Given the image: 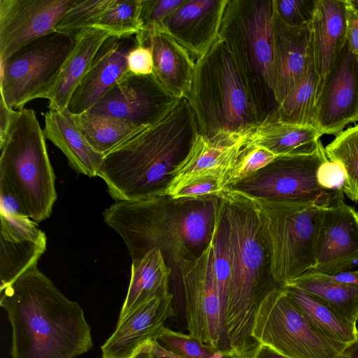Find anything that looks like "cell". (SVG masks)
<instances>
[{"instance_id":"6da1fadb","label":"cell","mask_w":358,"mask_h":358,"mask_svg":"<svg viewBox=\"0 0 358 358\" xmlns=\"http://www.w3.org/2000/svg\"><path fill=\"white\" fill-rule=\"evenodd\" d=\"M12 329V358H77L93 348L78 303L67 298L37 266L0 290Z\"/></svg>"},{"instance_id":"7a4b0ae2","label":"cell","mask_w":358,"mask_h":358,"mask_svg":"<svg viewBox=\"0 0 358 358\" xmlns=\"http://www.w3.org/2000/svg\"><path fill=\"white\" fill-rule=\"evenodd\" d=\"M220 196L173 199L161 195L116 201L103 213L123 240L132 262L159 250L178 268L197 257L210 242Z\"/></svg>"},{"instance_id":"3957f363","label":"cell","mask_w":358,"mask_h":358,"mask_svg":"<svg viewBox=\"0 0 358 358\" xmlns=\"http://www.w3.org/2000/svg\"><path fill=\"white\" fill-rule=\"evenodd\" d=\"M220 196L231 262L220 350L226 358H253L259 347L251 335L255 316L264 296L278 285L271 276L267 247L246 195L226 188Z\"/></svg>"},{"instance_id":"277c9868","label":"cell","mask_w":358,"mask_h":358,"mask_svg":"<svg viewBox=\"0 0 358 358\" xmlns=\"http://www.w3.org/2000/svg\"><path fill=\"white\" fill-rule=\"evenodd\" d=\"M199 134L187 97L160 122L104 156L97 176L116 201H138L166 195L176 166Z\"/></svg>"},{"instance_id":"5b68a950","label":"cell","mask_w":358,"mask_h":358,"mask_svg":"<svg viewBox=\"0 0 358 358\" xmlns=\"http://www.w3.org/2000/svg\"><path fill=\"white\" fill-rule=\"evenodd\" d=\"M199 134L246 136L259 123L243 78L224 41L219 38L195 64L187 95Z\"/></svg>"},{"instance_id":"8992f818","label":"cell","mask_w":358,"mask_h":358,"mask_svg":"<svg viewBox=\"0 0 358 358\" xmlns=\"http://www.w3.org/2000/svg\"><path fill=\"white\" fill-rule=\"evenodd\" d=\"M273 0H228L219 38L228 48L255 105L259 122L275 114L271 87Z\"/></svg>"},{"instance_id":"52a82bcc","label":"cell","mask_w":358,"mask_h":358,"mask_svg":"<svg viewBox=\"0 0 358 358\" xmlns=\"http://www.w3.org/2000/svg\"><path fill=\"white\" fill-rule=\"evenodd\" d=\"M245 195L257 215L275 283L282 286L312 271L326 208Z\"/></svg>"},{"instance_id":"ba28073f","label":"cell","mask_w":358,"mask_h":358,"mask_svg":"<svg viewBox=\"0 0 358 358\" xmlns=\"http://www.w3.org/2000/svg\"><path fill=\"white\" fill-rule=\"evenodd\" d=\"M43 130L34 110H14L0 143V178L15 189L27 215L38 223L48 218L57 199L55 176Z\"/></svg>"},{"instance_id":"9c48e42d","label":"cell","mask_w":358,"mask_h":358,"mask_svg":"<svg viewBox=\"0 0 358 358\" xmlns=\"http://www.w3.org/2000/svg\"><path fill=\"white\" fill-rule=\"evenodd\" d=\"M251 335L259 345L287 358L350 357V348L320 331L280 285L260 303Z\"/></svg>"},{"instance_id":"30bf717a","label":"cell","mask_w":358,"mask_h":358,"mask_svg":"<svg viewBox=\"0 0 358 358\" xmlns=\"http://www.w3.org/2000/svg\"><path fill=\"white\" fill-rule=\"evenodd\" d=\"M76 44L75 36L55 31L22 46L1 62V99L20 110L36 99H50Z\"/></svg>"},{"instance_id":"8fae6325","label":"cell","mask_w":358,"mask_h":358,"mask_svg":"<svg viewBox=\"0 0 358 358\" xmlns=\"http://www.w3.org/2000/svg\"><path fill=\"white\" fill-rule=\"evenodd\" d=\"M327 159L321 142L313 153L277 157L230 188L255 197L327 208L344 199L343 192L326 190L317 183V171Z\"/></svg>"},{"instance_id":"7c38bea8","label":"cell","mask_w":358,"mask_h":358,"mask_svg":"<svg viewBox=\"0 0 358 358\" xmlns=\"http://www.w3.org/2000/svg\"><path fill=\"white\" fill-rule=\"evenodd\" d=\"M183 286L189 334L220 350L222 338L221 303L213 264L211 240L194 259L178 268Z\"/></svg>"},{"instance_id":"4fadbf2b","label":"cell","mask_w":358,"mask_h":358,"mask_svg":"<svg viewBox=\"0 0 358 358\" xmlns=\"http://www.w3.org/2000/svg\"><path fill=\"white\" fill-rule=\"evenodd\" d=\"M180 99L169 94L153 73L128 72L87 112L153 127L164 119Z\"/></svg>"},{"instance_id":"5bb4252c","label":"cell","mask_w":358,"mask_h":358,"mask_svg":"<svg viewBox=\"0 0 358 358\" xmlns=\"http://www.w3.org/2000/svg\"><path fill=\"white\" fill-rule=\"evenodd\" d=\"M249 136L200 134L187 156L176 166L165 193L173 197L182 188L203 180H214L226 189V182L250 145Z\"/></svg>"},{"instance_id":"9a60e30c","label":"cell","mask_w":358,"mask_h":358,"mask_svg":"<svg viewBox=\"0 0 358 358\" xmlns=\"http://www.w3.org/2000/svg\"><path fill=\"white\" fill-rule=\"evenodd\" d=\"M76 0H0V62L29 42L56 31Z\"/></svg>"},{"instance_id":"2e32d148","label":"cell","mask_w":358,"mask_h":358,"mask_svg":"<svg viewBox=\"0 0 358 358\" xmlns=\"http://www.w3.org/2000/svg\"><path fill=\"white\" fill-rule=\"evenodd\" d=\"M358 121V59L343 48L325 78L317 102L314 127L323 134H338Z\"/></svg>"},{"instance_id":"e0dca14e","label":"cell","mask_w":358,"mask_h":358,"mask_svg":"<svg viewBox=\"0 0 358 358\" xmlns=\"http://www.w3.org/2000/svg\"><path fill=\"white\" fill-rule=\"evenodd\" d=\"M358 266V212L341 201L325 208L312 271L332 275Z\"/></svg>"},{"instance_id":"ac0fdd59","label":"cell","mask_w":358,"mask_h":358,"mask_svg":"<svg viewBox=\"0 0 358 358\" xmlns=\"http://www.w3.org/2000/svg\"><path fill=\"white\" fill-rule=\"evenodd\" d=\"M228 0H185L162 22L161 31L171 36L195 62L219 36Z\"/></svg>"},{"instance_id":"d6986e66","label":"cell","mask_w":358,"mask_h":358,"mask_svg":"<svg viewBox=\"0 0 358 358\" xmlns=\"http://www.w3.org/2000/svg\"><path fill=\"white\" fill-rule=\"evenodd\" d=\"M136 45V35L112 36L103 42L69 101L73 115L90 109L129 72L127 56Z\"/></svg>"},{"instance_id":"ffe728a7","label":"cell","mask_w":358,"mask_h":358,"mask_svg":"<svg viewBox=\"0 0 358 358\" xmlns=\"http://www.w3.org/2000/svg\"><path fill=\"white\" fill-rule=\"evenodd\" d=\"M310 24L291 27L274 12L271 87L278 105L313 64Z\"/></svg>"},{"instance_id":"44dd1931","label":"cell","mask_w":358,"mask_h":358,"mask_svg":"<svg viewBox=\"0 0 358 358\" xmlns=\"http://www.w3.org/2000/svg\"><path fill=\"white\" fill-rule=\"evenodd\" d=\"M173 295L154 298L117 320L114 332L101 345V358H130L141 345L157 340L165 322L176 313Z\"/></svg>"},{"instance_id":"7402d4cb","label":"cell","mask_w":358,"mask_h":358,"mask_svg":"<svg viewBox=\"0 0 358 358\" xmlns=\"http://www.w3.org/2000/svg\"><path fill=\"white\" fill-rule=\"evenodd\" d=\"M137 43L150 47L153 57V74L172 96L180 99L191 90L195 62L171 36L161 30L139 32Z\"/></svg>"},{"instance_id":"603a6c76","label":"cell","mask_w":358,"mask_h":358,"mask_svg":"<svg viewBox=\"0 0 358 358\" xmlns=\"http://www.w3.org/2000/svg\"><path fill=\"white\" fill-rule=\"evenodd\" d=\"M346 6V0L316 1L310 26L313 63L320 89L347 43Z\"/></svg>"},{"instance_id":"cb8c5ba5","label":"cell","mask_w":358,"mask_h":358,"mask_svg":"<svg viewBox=\"0 0 358 358\" xmlns=\"http://www.w3.org/2000/svg\"><path fill=\"white\" fill-rule=\"evenodd\" d=\"M50 141L66 156L70 166L78 173L96 177L104 155L95 150L78 129L68 108L49 109L45 115L43 129Z\"/></svg>"},{"instance_id":"d4e9b609","label":"cell","mask_w":358,"mask_h":358,"mask_svg":"<svg viewBox=\"0 0 358 358\" xmlns=\"http://www.w3.org/2000/svg\"><path fill=\"white\" fill-rule=\"evenodd\" d=\"M322 134L315 127L280 122L276 113L259 122L249 136L250 145L266 148L275 156L314 152Z\"/></svg>"},{"instance_id":"484cf974","label":"cell","mask_w":358,"mask_h":358,"mask_svg":"<svg viewBox=\"0 0 358 358\" xmlns=\"http://www.w3.org/2000/svg\"><path fill=\"white\" fill-rule=\"evenodd\" d=\"M171 271L162 252L157 249L151 250L140 260L132 262L130 282L118 320L147 301L169 294Z\"/></svg>"},{"instance_id":"4316f807","label":"cell","mask_w":358,"mask_h":358,"mask_svg":"<svg viewBox=\"0 0 358 358\" xmlns=\"http://www.w3.org/2000/svg\"><path fill=\"white\" fill-rule=\"evenodd\" d=\"M112 36L105 30L91 27L75 36V47L62 68L53 92L48 100L49 109L67 108L69 101L88 71L92 60L103 42Z\"/></svg>"},{"instance_id":"83f0119b","label":"cell","mask_w":358,"mask_h":358,"mask_svg":"<svg viewBox=\"0 0 358 358\" xmlns=\"http://www.w3.org/2000/svg\"><path fill=\"white\" fill-rule=\"evenodd\" d=\"M311 322L330 338L349 348L358 341L357 324L320 299L297 288L282 286Z\"/></svg>"},{"instance_id":"f1b7e54d","label":"cell","mask_w":358,"mask_h":358,"mask_svg":"<svg viewBox=\"0 0 358 358\" xmlns=\"http://www.w3.org/2000/svg\"><path fill=\"white\" fill-rule=\"evenodd\" d=\"M73 115L78 129L87 141L104 155L150 127L87 111Z\"/></svg>"},{"instance_id":"f546056e","label":"cell","mask_w":358,"mask_h":358,"mask_svg":"<svg viewBox=\"0 0 358 358\" xmlns=\"http://www.w3.org/2000/svg\"><path fill=\"white\" fill-rule=\"evenodd\" d=\"M282 286L295 287L314 296L357 324L358 286L334 281L314 271H308Z\"/></svg>"},{"instance_id":"4dcf8cb0","label":"cell","mask_w":358,"mask_h":358,"mask_svg":"<svg viewBox=\"0 0 358 358\" xmlns=\"http://www.w3.org/2000/svg\"><path fill=\"white\" fill-rule=\"evenodd\" d=\"M320 83L313 63L278 105L276 111L278 119L285 123L314 127Z\"/></svg>"},{"instance_id":"1f68e13d","label":"cell","mask_w":358,"mask_h":358,"mask_svg":"<svg viewBox=\"0 0 358 358\" xmlns=\"http://www.w3.org/2000/svg\"><path fill=\"white\" fill-rule=\"evenodd\" d=\"M47 238L12 242L0 237V290L36 267L45 252Z\"/></svg>"},{"instance_id":"d6a6232c","label":"cell","mask_w":358,"mask_h":358,"mask_svg":"<svg viewBox=\"0 0 358 358\" xmlns=\"http://www.w3.org/2000/svg\"><path fill=\"white\" fill-rule=\"evenodd\" d=\"M324 150L328 159L340 162L345 169L344 194L358 201V124L336 134Z\"/></svg>"},{"instance_id":"836d02e7","label":"cell","mask_w":358,"mask_h":358,"mask_svg":"<svg viewBox=\"0 0 358 358\" xmlns=\"http://www.w3.org/2000/svg\"><path fill=\"white\" fill-rule=\"evenodd\" d=\"M142 0H113L94 27L108 31L113 36L136 35L142 29Z\"/></svg>"},{"instance_id":"e575fe53","label":"cell","mask_w":358,"mask_h":358,"mask_svg":"<svg viewBox=\"0 0 358 358\" xmlns=\"http://www.w3.org/2000/svg\"><path fill=\"white\" fill-rule=\"evenodd\" d=\"M113 0H76L55 27V31L76 36L78 32L94 27Z\"/></svg>"},{"instance_id":"d590c367","label":"cell","mask_w":358,"mask_h":358,"mask_svg":"<svg viewBox=\"0 0 358 358\" xmlns=\"http://www.w3.org/2000/svg\"><path fill=\"white\" fill-rule=\"evenodd\" d=\"M157 341L164 348L184 358H209L217 351L189 334L173 331L165 326Z\"/></svg>"},{"instance_id":"8d00e7d4","label":"cell","mask_w":358,"mask_h":358,"mask_svg":"<svg viewBox=\"0 0 358 358\" xmlns=\"http://www.w3.org/2000/svg\"><path fill=\"white\" fill-rule=\"evenodd\" d=\"M277 156L265 148L250 145L229 175L226 188H230L272 162Z\"/></svg>"},{"instance_id":"74e56055","label":"cell","mask_w":358,"mask_h":358,"mask_svg":"<svg viewBox=\"0 0 358 358\" xmlns=\"http://www.w3.org/2000/svg\"><path fill=\"white\" fill-rule=\"evenodd\" d=\"M0 237L12 242L38 241L46 238L36 222L27 215H8L0 213Z\"/></svg>"},{"instance_id":"f35d334b","label":"cell","mask_w":358,"mask_h":358,"mask_svg":"<svg viewBox=\"0 0 358 358\" xmlns=\"http://www.w3.org/2000/svg\"><path fill=\"white\" fill-rule=\"evenodd\" d=\"M317 0H273L277 15L286 24L299 27L311 22Z\"/></svg>"},{"instance_id":"ab89813d","label":"cell","mask_w":358,"mask_h":358,"mask_svg":"<svg viewBox=\"0 0 358 358\" xmlns=\"http://www.w3.org/2000/svg\"><path fill=\"white\" fill-rule=\"evenodd\" d=\"M185 0H142L140 32L160 30L164 19Z\"/></svg>"},{"instance_id":"60d3db41","label":"cell","mask_w":358,"mask_h":358,"mask_svg":"<svg viewBox=\"0 0 358 358\" xmlns=\"http://www.w3.org/2000/svg\"><path fill=\"white\" fill-rule=\"evenodd\" d=\"M316 178L322 188L343 193L346 175L345 169L340 162L327 159L319 166Z\"/></svg>"},{"instance_id":"b9f144b4","label":"cell","mask_w":358,"mask_h":358,"mask_svg":"<svg viewBox=\"0 0 358 358\" xmlns=\"http://www.w3.org/2000/svg\"><path fill=\"white\" fill-rule=\"evenodd\" d=\"M128 71L135 75H150L153 73V57L150 47L138 44L127 56Z\"/></svg>"},{"instance_id":"7bdbcfd3","label":"cell","mask_w":358,"mask_h":358,"mask_svg":"<svg viewBox=\"0 0 358 358\" xmlns=\"http://www.w3.org/2000/svg\"><path fill=\"white\" fill-rule=\"evenodd\" d=\"M225 189L214 180H203L182 188L172 199L199 198L208 196H220Z\"/></svg>"},{"instance_id":"ee69618b","label":"cell","mask_w":358,"mask_h":358,"mask_svg":"<svg viewBox=\"0 0 358 358\" xmlns=\"http://www.w3.org/2000/svg\"><path fill=\"white\" fill-rule=\"evenodd\" d=\"M0 213L8 215H27L15 189L0 178Z\"/></svg>"},{"instance_id":"f6af8a7d","label":"cell","mask_w":358,"mask_h":358,"mask_svg":"<svg viewBox=\"0 0 358 358\" xmlns=\"http://www.w3.org/2000/svg\"><path fill=\"white\" fill-rule=\"evenodd\" d=\"M346 40L350 50L358 59V13L346 0Z\"/></svg>"},{"instance_id":"bcb514c9","label":"cell","mask_w":358,"mask_h":358,"mask_svg":"<svg viewBox=\"0 0 358 358\" xmlns=\"http://www.w3.org/2000/svg\"><path fill=\"white\" fill-rule=\"evenodd\" d=\"M14 109H10L1 99L0 101V143H2L8 134Z\"/></svg>"},{"instance_id":"7dc6e473","label":"cell","mask_w":358,"mask_h":358,"mask_svg":"<svg viewBox=\"0 0 358 358\" xmlns=\"http://www.w3.org/2000/svg\"><path fill=\"white\" fill-rule=\"evenodd\" d=\"M329 278L344 284L358 286V269L338 273L332 275L325 274Z\"/></svg>"},{"instance_id":"c3c4849f","label":"cell","mask_w":358,"mask_h":358,"mask_svg":"<svg viewBox=\"0 0 358 358\" xmlns=\"http://www.w3.org/2000/svg\"><path fill=\"white\" fill-rule=\"evenodd\" d=\"M152 350L157 358H184L164 348L157 340L153 342Z\"/></svg>"},{"instance_id":"681fc988","label":"cell","mask_w":358,"mask_h":358,"mask_svg":"<svg viewBox=\"0 0 358 358\" xmlns=\"http://www.w3.org/2000/svg\"><path fill=\"white\" fill-rule=\"evenodd\" d=\"M154 341L155 340L149 341L141 345L130 358H157L152 350Z\"/></svg>"},{"instance_id":"f907efd6","label":"cell","mask_w":358,"mask_h":358,"mask_svg":"<svg viewBox=\"0 0 358 358\" xmlns=\"http://www.w3.org/2000/svg\"><path fill=\"white\" fill-rule=\"evenodd\" d=\"M253 358H287L274 352L265 345H259Z\"/></svg>"},{"instance_id":"816d5d0a","label":"cell","mask_w":358,"mask_h":358,"mask_svg":"<svg viewBox=\"0 0 358 358\" xmlns=\"http://www.w3.org/2000/svg\"><path fill=\"white\" fill-rule=\"evenodd\" d=\"M209 358H226V357L221 350H217Z\"/></svg>"},{"instance_id":"f5cc1de1","label":"cell","mask_w":358,"mask_h":358,"mask_svg":"<svg viewBox=\"0 0 358 358\" xmlns=\"http://www.w3.org/2000/svg\"><path fill=\"white\" fill-rule=\"evenodd\" d=\"M350 4L352 6V8L355 10V11L358 13V0H348Z\"/></svg>"},{"instance_id":"db71d44e","label":"cell","mask_w":358,"mask_h":358,"mask_svg":"<svg viewBox=\"0 0 358 358\" xmlns=\"http://www.w3.org/2000/svg\"><path fill=\"white\" fill-rule=\"evenodd\" d=\"M356 322H357V329H358V316H357V317Z\"/></svg>"}]
</instances>
